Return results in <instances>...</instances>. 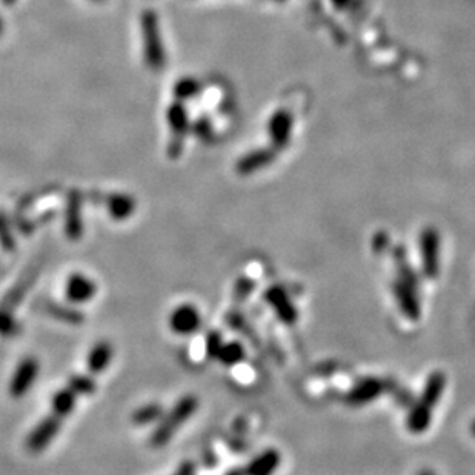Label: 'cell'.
Listing matches in <instances>:
<instances>
[{
    "mask_svg": "<svg viewBox=\"0 0 475 475\" xmlns=\"http://www.w3.org/2000/svg\"><path fill=\"white\" fill-rule=\"evenodd\" d=\"M383 393V383L375 377H368L360 382L346 394L345 400L349 406H363Z\"/></svg>",
    "mask_w": 475,
    "mask_h": 475,
    "instance_id": "30bf717a",
    "label": "cell"
},
{
    "mask_svg": "<svg viewBox=\"0 0 475 475\" xmlns=\"http://www.w3.org/2000/svg\"><path fill=\"white\" fill-rule=\"evenodd\" d=\"M51 312H53V314L57 319H62V320L68 321V323H79V321H82V316L79 314L78 311H74L71 308H53Z\"/></svg>",
    "mask_w": 475,
    "mask_h": 475,
    "instance_id": "cb8c5ba5",
    "label": "cell"
},
{
    "mask_svg": "<svg viewBox=\"0 0 475 475\" xmlns=\"http://www.w3.org/2000/svg\"><path fill=\"white\" fill-rule=\"evenodd\" d=\"M254 287H255V284H254V282L251 279H248V277L239 279V282L235 283V288H234L235 299L237 300H245L252 292Z\"/></svg>",
    "mask_w": 475,
    "mask_h": 475,
    "instance_id": "7402d4cb",
    "label": "cell"
},
{
    "mask_svg": "<svg viewBox=\"0 0 475 475\" xmlns=\"http://www.w3.org/2000/svg\"><path fill=\"white\" fill-rule=\"evenodd\" d=\"M280 454L275 449L263 451L257 459H254L246 468V475H271L280 464Z\"/></svg>",
    "mask_w": 475,
    "mask_h": 475,
    "instance_id": "7c38bea8",
    "label": "cell"
},
{
    "mask_svg": "<svg viewBox=\"0 0 475 475\" xmlns=\"http://www.w3.org/2000/svg\"><path fill=\"white\" fill-rule=\"evenodd\" d=\"M110 214L116 220H125L134 213V201H131L127 196H116L110 201Z\"/></svg>",
    "mask_w": 475,
    "mask_h": 475,
    "instance_id": "ac0fdd59",
    "label": "cell"
},
{
    "mask_svg": "<svg viewBox=\"0 0 475 475\" xmlns=\"http://www.w3.org/2000/svg\"><path fill=\"white\" fill-rule=\"evenodd\" d=\"M393 294L398 308L402 311V314L411 321H419L422 316V306L417 289L410 287V284H406L400 279H397L393 282Z\"/></svg>",
    "mask_w": 475,
    "mask_h": 475,
    "instance_id": "9c48e42d",
    "label": "cell"
},
{
    "mask_svg": "<svg viewBox=\"0 0 475 475\" xmlns=\"http://www.w3.org/2000/svg\"><path fill=\"white\" fill-rule=\"evenodd\" d=\"M62 423L63 420L60 419V417H57L54 414L45 417V419L37 423L33 427V431L28 434L26 437L28 451L37 454V452H42L45 448H48V446L57 437V434L60 432Z\"/></svg>",
    "mask_w": 475,
    "mask_h": 475,
    "instance_id": "277c9868",
    "label": "cell"
},
{
    "mask_svg": "<svg viewBox=\"0 0 475 475\" xmlns=\"http://www.w3.org/2000/svg\"><path fill=\"white\" fill-rule=\"evenodd\" d=\"M471 432L475 435V420L471 423Z\"/></svg>",
    "mask_w": 475,
    "mask_h": 475,
    "instance_id": "4316f807",
    "label": "cell"
},
{
    "mask_svg": "<svg viewBox=\"0 0 475 475\" xmlns=\"http://www.w3.org/2000/svg\"><path fill=\"white\" fill-rule=\"evenodd\" d=\"M265 300L268 301V305L274 309L275 314H277V317L284 325H294V323L297 321L299 312L284 288L279 287V284H274V287L265 291Z\"/></svg>",
    "mask_w": 475,
    "mask_h": 475,
    "instance_id": "ba28073f",
    "label": "cell"
},
{
    "mask_svg": "<svg viewBox=\"0 0 475 475\" xmlns=\"http://www.w3.org/2000/svg\"><path fill=\"white\" fill-rule=\"evenodd\" d=\"M446 388V375L442 370H434L426 378L423 393L407 415L406 426L412 434H423L431 425L432 411L439 403Z\"/></svg>",
    "mask_w": 475,
    "mask_h": 475,
    "instance_id": "6da1fadb",
    "label": "cell"
},
{
    "mask_svg": "<svg viewBox=\"0 0 475 475\" xmlns=\"http://www.w3.org/2000/svg\"><path fill=\"white\" fill-rule=\"evenodd\" d=\"M420 475H432V474H431V472H429V471H425V472H422V474H420Z\"/></svg>",
    "mask_w": 475,
    "mask_h": 475,
    "instance_id": "83f0119b",
    "label": "cell"
},
{
    "mask_svg": "<svg viewBox=\"0 0 475 475\" xmlns=\"http://www.w3.org/2000/svg\"><path fill=\"white\" fill-rule=\"evenodd\" d=\"M39 373H41L39 360L36 357H25L22 362L17 365L11 377V382H9V395L13 398L25 397L36 383Z\"/></svg>",
    "mask_w": 475,
    "mask_h": 475,
    "instance_id": "3957f363",
    "label": "cell"
},
{
    "mask_svg": "<svg viewBox=\"0 0 475 475\" xmlns=\"http://www.w3.org/2000/svg\"><path fill=\"white\" fill-rule=\"evenodd\" d=\"M16 329V323L14 317L11 312H9L8 308L0 309V332L5 336L13 334V331Z\"/></svg>",
    "mask_w": 475,
    "mask_h": 475,
    "instance_id": "603a6c76",
    "label": "cell"
},
{
    "mask_svg": "<svg viewBox=\"0 0 475 475\" xmlns=\"http://www.w3.org/2000/svg\"><path fill=\"white\" fill-rule=\"evenodd\" d=\"M0 245H2V248L6 251H13L16 248L14 237L11 231H9V228L4 217H0Z\"/></svg>",
    "mask_w": 475,
    "mask_h": 475,
    "instance_id": "44dd1931",
    "label": "cell"
},
{
    "mask_svg": "<svg viewBox=\"0 0 475 475\" xmlns=\"http://www.w3.org/2000/svg\"><path fill=\"white\" fill-rule=\"evenodd\" d=\"M174 475H194V466H193V463H182V466L178 468V471L174 474Z\"/></svg>",
    "mask_w": 475,
    "mask_h": 475,
    "instance_id": "d4e9b609",
    "label": "cell"
},
{
    "mask_svg": "<svg viewBox=\"0 0 475 475\" xmlns=\"http://www.w3.org/2000/svg\"><path fill=\"white\" fill-rule=\"evenodd\" d=\"M226 475H243L240 471H237V469H234V471H231V472H228Z\"/></svg>",
    "mask_w": 475,
    "mask_h": 475,
    "instance_id": "484cf974",
    "label": "cell"
},
{
    "mask_svg": "<svg viewBox=\"0 0 475 475\" xmlns=\"http://www.w3.org/2000/svg\"><path fill=\"white\" fill-rule=\"evenodd\" d=\"M202 325V317L198 309L191 303H183L177 306L169 317V328L174 334L191 336L198 331Z\"/></svg>",
    "mask_w": 475,
    "mask_h": 475,
    "instance_id": "52a82bcc",
    "label": "cell"
},
{
    "mask_svg": "<svg viewBox=\"0 0 475 475\" xmlns=\"http://www.w3.org/2000/svg\"><path fill=\"white\" fill-rule=\"evenodd\" d=\"M245 357V348L239 341H230V343H223L220 351L217 354V360L222 365L226 366H233L235 363L242 362V358Z\"/></svg>",
    "mask_w": 475,
    "mask_h": 475,
    "instance_id": "e0dca14e",
    "label": "cell"
},
{
    "mask_svg": "<svg viewBox=\"0 0 475 475\" xmlns=\"http://www.w3.org/2000/svg\"><path fill=\"white\" fill-rule=\"evenodd\" d=\"M164 415H165L164 407L157 403H149V405L140 406L139 410H136L134 414H132L131 417V420L137 426H144V425H151V423L160 420Z\"/></svg>",
    "mask_w": 475,
    "mask_h": 475,
    "instance_id": "2e32d148",
    "label": "cell"
},
{
    "mask_svg": "<svg viewBox=\"0 0 475 475\" xmlns=\"http://www.w3.org/2000/svg\"><path fill=\"white\" fill-rule=\"evenodd\" d=\"M68 388L78 395H91L96 393L97 385L90 375H73L68 380Z\"/></svg>",
    "mask_w": 475,
    "mask_h": 475,
    "instance_id": "d6986e66",
    "label": "cell"
},
{
    "mask_svg": "<svg viewBox=\"0 0 475 475\" xmlns=\"http://www.w3.org/2000/svg\"><path fill=\"white\" fill-rule=\"evenodd\" d=\"M83 226L80 220V208L79 203L73 201L68 205V211H66V220H65V234L71 240H78L82 237Z\"/></svg>",
    "mask_w": 475,
    "mask_h": 475,
    "instance_id": "9a60e30c",
    "label": "cell"
},
{
    "mask_svg": "<svg viewBox=\"0 0 475 475\" xmlns=\"http://www.w3.org/2000/svg\"><path fill=\"white\" fill-rule=\"evenodd\" d=\"M393 257L397 266V271H398V279L402 282H405L406 284H410L414 289L419 291V275L414 271V268L410 263V259H407V254L406 250L402 248V246H397L393 252Z\"/></svg>",
    "mask_w": 475,
    "mask_h": 475,
    "instance_id": "4fadbf2b",
    "label": "cell"
},
{
    "mask_svg": "<svg viewBox=\"0 0 475 475\" xmlns=\"http://www.w3.org/2000/svg\"><path fill=\"white\" fill-rule=\"evenodd\" d=\"M198 400L196 395H185L180 398L173 410L160 419V423L149 437V444L153 448H164L180 429V426H183L196 414Z\"/></svg>",
    "mask_w": 475,
    "mask_h": 475,
    "instance_id": "7a4b0ae2",
    "label": "cell"
},
{
    "mask_svg": "<svg viewBox=\"0 0 475 475\" xmlns=\"http://www.w3.org/2000/svg\"><path fill=\"white\" fill-rule=\"evenodd\" d=\"M75 403H78V394H74L71 389L66 386L60 391H57L51 398V414L66 419L75 410Z\"/></svg>",
    "mask_w": 475,
    "mask_h": 475,
    "instance_id": "5bb4252c",
    "label": "cell"
},
{
    "mask_svg": "<svg viewBox=\"0 0 475 475\" xmlns=\"http://www.w3.org/2000/svg\"><path fill=\"white\" fill-rule=\"evenodd\" d=\"M97 294V284L82 272H73L65 283V297L73 305L91 301Z\"/></svg>",
    "mask_w": 475,
    "mask_h": 475,
    "instance_id": "8992f818",
    "label": "cell"
},
{
    "mask_svg": "<svg viewBox=\"0 0 475 475\" xmlns=\"http://www.w3.org/2000/svg\"><path fill=\"white\" fill-rule=\"evenodd\" d=\"M422 271L425 277L435 279L440 271V239L435 230H425L420 239Z\"/></svg>",
    "mask_w": 475,
    "mask_h": 475,
    "instance_id": "5b68a950",
    "label": "cell"
},
{
    "mask_svg": "<svg viewBox=\"0 0 475 475\" xmlns=\"http://www.w3.org/2000/svg\"><path fill=\"white\" fill-rule=\"evenodd\" d=\"M222 345H223V340H222V336L218 334V332H215V331L208 332L206 343H205V349H206L208 357L217 358V354H218V351H220Z\"/></svg>",
    "mask_w": 475,
    "mask_h": 475,
    "instance_id": "ffe728a7",
    "label": "cell"
},
{
    "mask_svg": "<svg viewBox=\"0 0 475 475\" xmlns=\"http://www.w3.org/2000/svg\"><path fill=\"white\" fill-rule=\"evenodd\" d=\"M114 357V346L108 340H100L94 345L87 357V366L91 374H100L108 369Z\"/></svg>",
    "mask_w": 475,
    "mask_h": 475,
    "instance_id": "8fae6325",
    "label": "cell"
}]
</instances>
